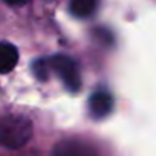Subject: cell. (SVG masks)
Returning <instances> with one entry per match:
<instances>
[{"instance_id": "cell-1", "label": "cell", "mask_w": 156, "mask_h": 156, "mask_svg": "<svg viewBox=\"0 0 156 156\" xmlns=\"http://www.w3.org/2000/svg\"><path fill=\"white\" fill-rule=\"evenodd\" d=\"M32 122L25 116L9 114L0 118V144L9 149H19L32 138Z\"/></svg>"}, {"instance_id": "cell-2", "label": "cell", "mask_w": 156, "mask_h": 156, "mask_svg": "<svg viewBox=\"0 0 156 156\" xmlns=\"http://www.w3.org/2000/svg\"><path fill=\"white\" fill-rule=\"evenodd\" d=\"M49 72L54 71L71 91H77L81 87V74H79L77 62L67 55H52L45 59Z\"/></svg>"}, {"instance_id": "cell-3", "label": "cell", "mask_w": 156, "mask_h": 156, "mask_svg": "<svg viewBox=\"0 0 156 156\" xmlns=\"http://www.w3.org/2000/svg\"><path fill=\"white\" fill-rule=\"evenodd\" d=\"M52 156H99V153L89 143L81 139H64L57 143Z\"/></svg>"}, {"instance_id": "cell-4", "label": "cell", "mask_w": 156, "mask_h": 156, "mask_svg": "<svg viewBox=\"0 0 156 156\" xmlns=\"http://www.w3.org/2000/svg\"><path fill=\"white\" fill-rule=\"evenodd\" d=\"M112 96L106 91H99L94 92L89 99V111L94 118H104L112 111Z\"/></svg>"}, {"instance_id": "cell-5", "label": "cell", "mask_w": 156, "mask_h": 156, "mask_svg": "<svg viewBox=\"0 0 156 156\" xmlns=\"http://www.w3.org/2000/svg\"><path fill=\"white\" fill-rule=\"evenodd\" d=\"M19 62V51L14 44L2 42L0 44V74L10 72Z\"/></svg>"}, {"instance_id": "cell-6", "label": "cell", "mask_w": 156, "mask_h": 156, "mask_svg": "<svg viewBox=\"0 0 156 156\" xmlns=\"http://www.w3.org/2000/svg\"><path fill=\"white\" fill-rule=\"evenodd\" d=\"M98 0H71V10L76 17H89L94 14Z\"/></svg>"}, {"instance_id": "cell-7", "label": "cell", "mask_w": 156, "mask_h": 156, "mask_svg": "<svg viewBox=\"0 0 156 156\" xmlns=\"http://www.w3.org/2000/svg\"><path fill=\"white\" fill-rule=\"evenodd\" d=\"M9 5H14V7H20V5H25L29 0H5Z\"/></svg>"}]
</instances>
